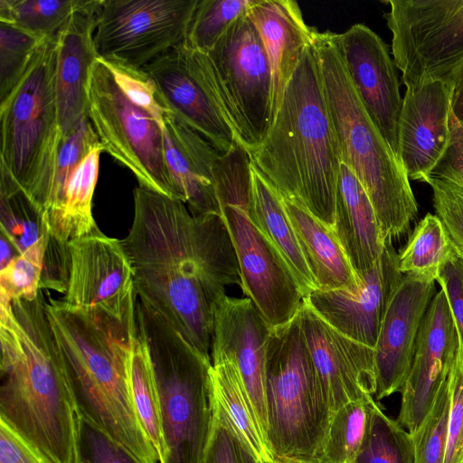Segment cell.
I'll list each match as a JSON object with an SVG mask.
<instances>
[{
    "label": "cell",
    "instance_id": "obj_30",
    "mask_svg": "<svg viewBox=\"0 0 463 463\" xmlns=\"http://www.w3.org/2000/svg\"><path fill=\"white\" fill-rule=\"evenodd\" d=\"M0 169L1 235L21 255L31 247L49 241L51 233L36 204L2 164Z\"/></svg>",
    "mask_w": 463,
    "mask_h": 463
},
{
    "label": "cell",
    "instance_id": "obj_10",
    "mask_svg": "<svg viewBox=\"0 0 463 463\" xmlns=\"http://www.w3.org/2000/svg\"><path fill=\"white\" fill-rule=\"evenodd\" d=\"M88 116L104 151L129 169L140 186L177 200L165 163L162 125L125 96L99 58L90 72Z\"/></svg>",
    "mask_w": 463,
    "mask_h": 463
},
{
    "label": "cell",
    "instance_id": "obj_43",
    "mask_svg": "<svg viewBox=\"0 0 463 463\" xmlns=\"http://www.w3.org/2000/svg\"><path fill=\"white\" fill-rule=\"evenodd\" d=\"M213 402L212 429L200 463H256L213 395Z\"/></svg>",
    "mask_w": 463,
    "mask_h": 463
},
{
    "label": "cell",
    "instance_id": "obj_4",
    "mask_svg": "<svg viewBox=\"0 0 463 463\" xmlns=\"http://www.w3.org/2000/svg\"><path fill=\"white\" fill-rule=\"evenodd\" d=\"M252 165L280 194L333 228L341 158L312 44L288 82Z\"/></svg>",
    "mask_w": 463,
    "mask_h": 463
},
{
    "label": "cell",
    "instance_id": "obj_45",
    "mask_svg": "<svg viewBox=\"0 0 463 463\" xmlns=\"http://www.w3.org/2000/svg\"><path fill=\"white\" fill-rule=\"evenodd\" d=\"M449 381L451 402L443 463H463V362L458 351Z\"/></svg>",
    "mask_w": 463,
    "mask_h": 463
},
{
    "label": "cell",
    "instance_id": "obj_6",
    "mask_svg": "<svg viewBox=\"0 0 463 463\" xmlns=\"http://www.w3.org/2000/svg\"><path fill=\"white\" fill-rule=\"evenodd\" d=\"M157 387L165 451L160 463H200L212 429L211 360L136 295Z\"/></svg>",
    "mask_w": 463,
    "mask_h": 463
},
{
    "label": "cell",
    "instance_id": "obj_24",
    "mask_svg": "<svg viewBox=\"0 0 463 463\" xmlns=\"http://www.w3.org/2000/svg\"><path fill=\"white\" fill-rule=\"evenodd\" d=\"M165 163L177 200L193 215L222 213L213 170L220 153L204 137L169 113L163 120Z\"/></svg>",
    "mask_w": 463,
    "mask_h": 463
},
{
    "label": "cell",
    "instance_id": "obj_41",
    "mask_svg": "<svg viewBox=\"0 0 463 463\" xmlns=\"http://www.w3.org/2000/svg\"><path fill=\"white\" fill-rule=\"evenodd\" d=\"M74 463H142L124 445L76 412Z\"/></svg>",
    "mask_w": 463,
    "mask_h": 463
},
{
    "label": "cell",
    "instance_id": "obj_31",
    "mask_svg": "<svg viewBox=\"0 0 463 463\" xmlns=\"http://www.w3.org/2000/svg\"><path fill=\"white\" fill-rule=\"evenodd\" d=\"M457 257L440 220L429 213L419 221L399 253L398 267L402 275L436 282L443 267Z\"/></svg>",
    "mask_w": 463,
    "mask_h": 463
},
{
    "label": "cell",
    "instance_id": "obj_26",
    "mask_svg": "<svg viewBox=\"0 0 463 463\" xmlns=\"http://www.w3.org/2000/svg\"><path fill=\"white\" fill-rule=\"evenodd\" d=\"M333 230L355 274L372 268L385 240L372 203L353 172L341 164Z\"/></svg>",
    "mask_w": 463,
    "mask_h": 463
},
{
    "label": "cell",
    "instance_id": "obj_48",
    "mask_svg": "<svg viewBox=\"0 0 463 463\" xmlns=\"http://www.w3.org/2000/svg\"><path fill=\"white\" fill-rule=\"evenodd\" d=\"M0 463H53L39 449L0 420Z\"/></svg>",
    "mask_w": 463,
    "mask_h": 463
},
{
    "label": "cell",
    "instance_id": "obj_37",
    "mask_svg": "<svg viewBox=\"0 0 463 463\" xmlns=\"http://www.w3.org/2000/svg\"><path fill=\"white\" fill-rule=\"evenodd\" d=\"M256 0H199L194 12L185 43L207 53Z\"/></svg>",
    "mask_w": 463,
    "mask_h": 463
},
{
    "label": "cell",
    "instance_id": "obj_29",
    "mask_svg": "<svg viewBox=\"0 0 463 463\" xmlns=\"http://www.w3.org/2000/svg\"><path fill=\"white\" fill-rule=\"evenodd\" d=\"M210 381L215 401L255 462L276 463L275 456L234 363L226 357L212 361Z\"/></svg>",
    "mask_w": 463,
    "mask_h": 463
},
{
    "label": "cell",
    "instance_id": "obj_36",
    "mask_svg": "<svg viewBox=\"0 0 463 463\" xmlns=\"http://www.w3.org/2000/svg\"><path fill=\"white\" fill-rule=\"evenodd\" d=\"M354 463H416L411 435L373 403L368 430Z\"/></svg>",
    "mask_w": 463,
    "mask_h": 463
},
{
    "label": "cell",
    "instance_id": "obj_16",
    "mask_svg": "<svg viewBox=\"0 0 463 463\" xmlns=\"http://www.w3.org/2000/svg\"><path fill=\"white\" fill-rule=\"evenodd\" d=\"M398 261L399 253L392 241L386 240L383 251L374 265L356 276L354 288H315L304 301L338 332L374 348L384 313L403 276Z\"/></svg>",
    "mask_w": 463,
    "mask_h": 463
},
{
    "label": "cell",
    "instance_id": "obj_42",
    "mask_svg": "<svg viewBox=\"0 0 463 463\" xmlns=\"http://www.w3.org/2000/svg\"><path fill=\"white\" fill-rule=\"evenodd\" d=\"M435 214L443 224L458 258L463 260V188L449 180L430 176Z\"/></svg>",
    "mask_w": 463,
    "mask_h": 463
},
{
    "label": "cell",
    "instance_id": "obj_1",
    "mask_svg": "<svg viewBox=\"0 0 463 463\" xmlns=\"http://www.w3.org/2000/svg\"><path fill=\"white\" fill-rule=\"evenodd\" d=\"M121 243L136 295L211 360L215 306L227 286H241L222 214L193 215L182 201L138 185Z\"/></svg>",
    "mask_w": 463,
    "mask_h": 463
},
{
    "label": "cell",
    "instance_id": "obj_25",
    "mask_svg": "<svg viewBox=\"0 0 463 463\" xmlns=\"http://www.w3.org/2000/svg\"><path fill=\"white\" fill-rule=\"evenodd\" d=\"M247 14L260 34L271 70L273 120L284 90L317 29L306 24L298 4L292 0H256Z\"/></svg>",
    "mask_w": 463,
    "mask_h": 463
},
{
    "label": "cell",
    "instance_id": "obj_28",
    "mask_svg": "<svg viewBox=\"0 0 463 463\" xmlns=\"http://www.w3.org/2000/svg\"><path fill=\"white\" fill-rule=\"evenodd\" d=\"M248 213L280 253L306 297L312 289L316 288V284L287 213L282 197L253 165L252 190Z\"/></svg>",
    "mask_w": 463,
    "mask_h": 463
},
{
    "label": "cell",
    "instance_id": "obj_33",
    "mask_svg": "<svg viewBox=\"0 0 463 463\" xmlns=\"http://www.w3.org/2000/svg\"><path fill=\"white\" fill-rule=\"evenodd\" d=\"M92 0H0V21L44 41L56 36L70 18Z\"/></svg>",
    "mask_w": 463,
    "mask_h": 463
},
{
    "label": "cell",
    "instance_id": "obj_32",
    "mask_svg": "<svg viewBox=\"0 0 463 463\" xmlns=\"http://www.w3.org/2000/svg\"><path fill=\"white\" fill-rule=\"evenodd\" d=\"M130 383L137 414L160 463L165 446L159 398L149 350L137 321L131 356Z\"/></svg>",
    "mask_w": 463,
    "mask_h": 463
},
{
    "label": "cell",
    "instance_id": "obj_49",
    "mask_svg": "<svg viewBox=\"0 0 463 463\" xmlns=\"http://www.w3.org/2000/svg\"><path fill=\"white\" fill-rule=\"evenodd\" d=\"M448 81L451 87V113L463 126V61L454 71Z\"/></svg>",
    "mask_w": 463,
    "mask_h": 463
},
{
    "label": "cell",
    "instance_id": "obj_23",
    "mask_svg": "<svg viewBox=\"0 0 463 463\" xmlns=\"http://www.w3.org/2000/svg\"><path fill=\"white\" fill-rule=\"evenodd\" d=\"M101 0L72 14L56 36V95L61 137L88 117L91 69L98 60L94 43Z\"/></svg>",
    "mask_w": 463,
    "mask_h": 463
},
{
    "label": "cell",
    "instance_id": "obj_15",
    "mask_svg": "<svg viewBox=\"0 0 463 463\" xmlns=\"http://www.w3.org/2000/svg\"><path fill=\"white\" fill-rule=\"evenodd\" d=\"M70 271L63 300L123 321L136 319L133 269L121 241L99 229L68 243Z\"/></svg>",
    "mask_w": 463,
    "mask_h": 463
},
{
    "label": "cell",
    "instance_id": "obj_50",
    "mask_svg": "<svg viewBox=\"0 0 463 463\" xmlns=\"http://www.w3.org/2000/svg\"><path fill=\"white\" fill-rule=\"evenodd\" d=\"M276 463H323L318 458H276Z\"/></svg>",
    "mask_w": 463,
    "mask_h": 463
},
{
    "label": "cell",
    "instance_id": "obj_8",
    "mask_svg": "<svg viewBox=\"0 0 463 463\" xmlns=\"http://www.w3.org/2000/svg\"><path fill=\"white\" fill-rule=\"evenodd\" d=\"M56 36L42 43L20 81L0 103V164L42 213L52 191L61 138L55 80Z\"/></svg>",
    "mask_w": 463,
    "mask_h": 463
},
{
    "label": "cell",
    "instance_id": "obj_14",
    "mask_svg": "<svg viewBox=\"0 0 463 463\" xmlns=\"http://www.w3.org/2000/svg\"><path fill=\"white\" fill-rule=\"evenodd\" d=\"M236 252L241 289L271 327L292 320L305 298L295 275L248 213L236 204L221 205Z\"/></svg>",
    "mask_w": 463,
    "mask_h": 463
},
{
    "label": "cell",
    "instance_id": "obj_27",
    "mask_svg": "<svg viewBox=\"0 0 463 463\" xmlns=\"http://www.w3.org/2000/svg\"><path fill=\"white\" fill-rule=\"evenodd\" d=\"M316 288H354L356 276L333 230L301 204L282 197Z\"/></svg>",
    "mask_w": 463,
    "mask_h": 463
},
{
    "label": "cell",
    "instance_id": "obj_12",
    "mask_svg": "<svg viewBox=\"0 0 463 463\" xmlns=\"http://www.w3.org/2000/svg\"><path fill=\"white\" fill-rule=\"evenodd\" d=\"M199 0H101L94 43L98 58L137 69L185 43Z\"/></svg>",
    "mask_w": 463,
    "mask_h": 463
},
{
    "label": "cell",
    "instance_id": "obj_34",
    "mask_svg": "<svg viewBox=\"0 0 463 463\" xmlns=\"http://www.w3.org/2000/svg\"><path fill=\"white\" fill-rule=\"evenodd\" d=\"M373 398L351 402L331 417L322 452L323 463H354L364 441Z\"/></svg>",
    "mask_w": 463,
    "mask_h": 463
},
{
    "label": "cell",
    "instance_id": "obj_21",
    "mask_svg": "<svg viewBox=\"0 0 463 463\" xmlns=\"http://www.w3.org/2000/svg\"><path fill=\"white\" fill-rule=\"evenodd\" d=\"M436 292L434 281L407 275L395 288L374 347L377 401L402 391L411 367L422 320Z\"/></svg>",
    "mask_w": 463,
    "mask_h": 463
},
{
    "label": "cell",
    "instance_id": "obj_3",
    "mask_svg": "<svg viewBox=\"0 0 463 463\" xmlns=\"http://www.w3.org/2000/svg\"><path fill=\"white\" fill-rule=\"evenodd\" d=\"M46 314L76 412L124 445L142 463H159L133 402L130 367L136 319L120 321L63 299Z\"/></svg>",
    "mask_w": 463,
    "mask_h": 463
},
{
    "label": "cell",
    "instance_id": "obj_35",
    "mask_svg": "<svg viewBox=\"0 0 463 463\" xmlns=\"http://www.w3.org/2000/svg\"><path fill=\"white\" fill-rule=\"evenodd\" d=\"M99 146L102 145L89 116L83 118L69 135L61 137L52 191L43 213L51 236L56 228L71 176L84 158Z\"/></svg>",
    "mask_w": 463,
    "mask_h": 463
},
{
    "label": "cell",
    "instance_id": "obj_22",
    "mask_svg": "<svg viewBox=\"0 0 463 463\" xmlns=\"http://www.w3.org/2000/svg\"><path fill=\"white\" fill-rule=\"evenodd\" d=\"M449 81L406 89L398 122L400 161L409 179L424 182L445 153L450 137Z\"/></svg>",
    "mask_w": 463,
    "mask_h": 463
},
{
    "label": "cell",
    "instance_id": "obj_20",
    "mask_svg": "<svg viewBox=\"0 0 463 463\" xmlns=\"http://www.w3.org/2000/svg\"><path fill=\"white\" fill-rule=\"evenodd\" d=\"M270 330V325L250 298L225 294L218 300L213 313L211 361L226 357L234 363L266 438L265 364Z\"/></svg>",
    "mask_w": 463,
    "mask_h": 463
},
{
    "label": "cell",
    "instance_id": "obj_7",
    "mask_svg": "<svg viewBox=\"0 0 463 463\" xmlns=\"http://www.w3.org/2000/svg\"><path fill=\"white\" fill-rule=\"evenodd\" d=\"M267 439L275 458H318L332 411L298 314L271 327L265 364Z\"/></svg>",
    "mask_w": 463,
    "mask_h": 463
},
{
    "label": "cell",
    "instance_id": "obj_44",
    "mask_svg": "<svg viewBox=\"0 0 463 463\" xmlns=\"http://www.w3.org/2000/svg\"><path fill=\"white\" fill-rule=\"evenodd\" d=\"M102 61L110 70L125 96L163 126L166 111L158 100L156 86L149 75L143 69L118 62Z\"/></svg>",
    "mask_w": 463,
    "mask_h": 463
},
{
    "label": "cell",
    "instance_id": "obj_2",
    "mask_svg": "<svg viewBox=\"0 0 463 463\" xmlns=\"http://www.w3.org/2000/svg\"><path fill=\"white\" fill-rule=\"evenodd\" d=\"M45 299H0V420L53 463H74L76 410Z\"/></svg>",
    "mask_w": 463,
    "mask_h": 463
},
{
    "label": "cell",
    "instance_id": "obj_39",
    "mask_svg": "<svg viewBox=\"0 0 463 463\" xmlns=\"http://www.w3.org/2000/svg\"><path fill=\"white\" fill-rule=\"evenodd\" d=\"M49 241L31 247L0 269V299L10 302L18 299L32 301L39 296Z\"/></svg>",
    "mask_w": 463,
    "mask_h": 463
},
{
    "label": "cell",
    "instance_id": "obj_19",
    "mask_svg": "<svg viewBox=\"0 0 463 463\" xmlns=\"http://www.w3.org/2000/svg\"><path fill=\"white\" fill-rule=\"evenodd\" d=\"M458 351L454 319L442 288L422 320L410 373L401 391L398 423L411 435L421 426L448 378Z\"/></svg>",
    "mask_w": 463,
    "mask_h": 463
},
{
    "label": "cell",
    "instance_id": "obj_5",
    "mask_svg": "<svg viewBox=\"0 0 463 463\" xmlns=\"http://www.w3.org/2000/svg\"><path fill=\"white\" fill-rule=\"evenodd\" d=\"M313 46L342 164L368 195L384 240L403 237L418 216L410 179L364 110L348 76L338 33L317 31Z\"/></svg>",
    "mask_w": 463,
    "mask_h": 463
},
{
    "label": "cell",
    "instance_id": "obj_11",
    "mask_svg": "<svg viewBox=\"0 0 463 463\" xmlns=\"http://www.w3.org/2000/svg\"><path fill=\"white\" fill-rule=\"evenodd\" d=\"M393 61L406 88L448 81L463 61V0H389Z\"/></svg>",
    "mask_w": 463,
    "mask_h": 463
},
{
    "label": "cell",
    "instance_id": "obj_17",
    "mask_svg": "<svg viewBox=\"0 0 463 463\" xmlns=\"http://www.w3.org/2000/svg\"><path fill=\"white\" fill-rule=\"evenodd\" d=\"M338 38L354 89L368 117L400 161L398 122L402 99L388 47L378 34L362 24L338 33Z\"/></svg>",
    "mask_w": 463,
    "mask_h": 463
},
{
    "label": "cell",
    "instance_id": "obj_18",
    "mask_svg": "<svg viewBox=\"0 0 463 463\" xmlns=\"http://www.w3.org/2000/svg\"><path fill=\"white\" fill-rule=\"evenodd\" d=\"M298 317L332 414L348 402L373 398L377 389L374 348L338 332L305 301Z\"/></svg>",
    "mask_w": 463,
    "mask_h": 463
},
{
    "label": "cell",
    "instance_id": "obj_47",
    "mask_svg": "<svg viewBox=\"0 0 463 463\" xmlns=\"http://www.w3.org/2000/svg\"><path fill=\"white\" fill-rule=\"evenodd\" d=\"M449 128L450 137L447 149L430 176L449 180L463 188V126L452 114Z\"/></svg>",
    "mask_w": 463,
    "mask_h": 463
},
{
    "label": "cell",
    "instance_id": "obj_9",
    "mask_svg": "<svg viewBox=\"0 0 463 463\" xmlns=\"http://www.w3.org/2000/svg\"><path fill=\"white\" fill-rule=\"evenodd\" d=\"M206 56L222 110L239 144L250 154L271 126L272 75L262 41L248 14L237 19Z\"/></svg>",
    "mask_w": 463,
    "mask_h": 463
},
{
    "label": "cell",
    "instance_id": "obj_46",
    "mask_svg": "<svg viewBox=\"0 0 463 463\" xmlns=\"http://www.w3.org/2000/svg\"><path fill=\"white\" fill-rule=\"evenodd\" d=\"M447 296L458 337L463 362V260L457 257L447 263L436 280Z\"/></svg>",
    "mask_w": 463,
    "mask_h": 463
},
{
    "label": "cell",
    "instance_id": "obj_38",
    "mask_svg": "<svg viewBox=\"0 0 463 463\" xmlns=\"http://www.w3.org/2000/svg\"><path fill=\"white\" fill-rule=\"evenodd\" d=\"M43 42L0 21V103L20 81Z\"/></svg>",
    "mask_w": 463,
    "mask_h": 463
},
{
    "label": "cell",
    "instance_id": "obj_40",
    "mask_svg": "<svg viewBox=\"0 0 463 463\" xmlns=\"http://www.w3.org/2000/svg\"><path fill=\"white\" fill-rule=\"evenodd\" d=\"M450 402V386L448 375L429 414L420 429L411 435L416 463L444 462Z\"/></svg>",
    "mask_w": 463,
    "mask_h": 463
},
{
    "label": "cell",
    "instance_id": "obj_13",
    "mask_svg": "<svg viewBox=\"0 0 463 463\" xmlns=\"http://www.w3.org/2000/svg\"><path fill=\"white\" fill-rule=\"evenodd\" d=\"M143 70L153 80L165 110L200 134L220 154L240 145L216 95L206 53L184 43Z\"/></svg>",
    "mask_w": 463,
    "mask_h": 463
}]
</instances>
